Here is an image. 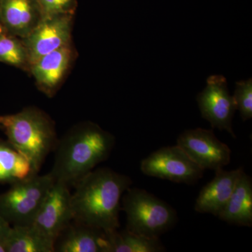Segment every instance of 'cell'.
Segmentation results:
<instances>
[{"mask_svg": "<svg viewBox=\"0 0 252 252\" xmlns=\"http://www.w3.org/2000/svg\"><path fill=\"white\" fill-rule=\"evenodd\" d=\"M141 171L149 177L175 183L193 185L203 177L204 170L176 144L162 147L142 160Z\"/></svg>", "mask_w": 252, "mask_h": 252, "instance_id": "obj_6", "label": "cell"}, {"mask_svg": "<svg viewBox=\"0 0 252 252\" xmlns=\"http://www.w3.org/2000/svg\"><path fill=\"white\" fill-rule=\"evenodd\" d=\"M54 252L55 242L34 225H11L7 236V252Z\"/></svg>", "mask_w": 252, "mask_h": 252, "instance_id": "obj_16", "label": "cell"}, {"mask_svg": "<svg viewBox=\"0 0 252 252\" xmlns=\"http://www.w3.org/2000/svg\"><path fill=\"white\" fill-rule=\"evenodd\" d=\"M54 180L50 174L31 176L0 194V216L11 225H31Z\"/></svg>", "mask_w": 252, "mask_h": 252, "instance_id": "obj_5", "label": "cell"}, {"mask_svg": "<svg viewBox=\"0 0 252 252\" xmlns=\"http://www.w3.org/2000/svg\"><path fill=\"white\" fill-rule=\"evenodd\" d=\"M234 99L237 109L240 112L242 119L245 122L252 117V80L241 81L235 83Z\"/></svg>", "mask_w": 252, "mask_h": 252, "instance_id": "obj_20", "label": "cell"}, {"mask_svg": "<svg viewBox=\"0 0 252 252\" xmlns=\"http://www.w3.org/2000/svg\"><path fill=\"white\" fill-rule=\"evenodd\" d=\"M11 225L0 216V239L4 238L9 233Z\"/></svg>", "mask_w": 252, "mask_h": 252, "instance_id": "obj_22", "label": "cell"}, {"mask_svg": "<svg viewBox=\"0 0 252 252\" xmlns=\"http://www.w3.org/2000/svg\"><path fill=\"white\" fill-rule=\"evenodd\" d=\"M218 217L230 224L252 226V181L245 171Z\"/></svg>", "mask_w": 252, "mask_h": 252, "instance_id": "obj_15", "label": "cell"}, {"mask_svg": "<svg viewBox=\"0 0 252 252\" xmlns=\"http://www.w3.org/2000/svg\"><path fill=\"white\" fill-rule=\"evenodd\" d=\"M132 184L128 176L107 167L89 172L74 186V220L106 232L119 229L122 197Z\"/></svg>", "mask_w": 252, "mask_h": 252, "instance_id": "obj_1", "label": "cell"}, {"mask_svg": "<svg viewBox=\"0 0 252 252\" xmlns=\"http://www.w3.org/2000/svg\"><path fill=\"white\" fill-rule=\"evenodd\" d=\"M110 252H165L160 238H151L132 233L127 229L107 232Z\"/></svg>", "mask_w": 252, "mask_h": 252, "instance_id": "obj_18", "label": "cell"}, {"mask_svg": "<svg viewBox=\"0 0 252 252\" xmlns=\"http://www.w3.org/2000/svg\"><path fill=\"white\" fill-rule=\"evenodd\" d=\"M41 16L72 14L75 8V0H36Z\"/></svg>", "mask_w": 252, "mask_h": 252, "instance_id": "obj_21", "label": "cell"}, {"mask_svg": "<svg viewBox=\"0 0 252 252\" xmlns=\"http://www.w3.org/2000/svg\"><path fill=\"white\" fill-rule=\"evenodd\" d=\"M55 252H110L104 230L73 220L55 242Z\"/></svg>", "mask_w": 252, "mask_h": 252, "instance_id": "obj_12", "label": "cell"}, {"mask_svg": "<svg viewBox=\"0 0 252 252\" xmlns=\"http://www.w3.org/2000/svg\"><path fill=\"white\" fill-rule=\"evenodd\" d=\"M41 18L36 0L0 1V23L6 32L20 39L29 35Z\"/></svg>", "mask_w": 252, "mask_h": 252, "instance_id": "obj_13", "label": "cell"}, {"mask_svg": "<svg viewBox=\"0 0 252 252\" xmlns=\"http://www.w3.org/2000/svg\"><path fill=\"white\" fill-rule=\"evenodd\" d=\"M126 229L151 238H160L177 222L175 209L144 189L129 188L122 199Z\"/></svg>", "mask_w": 252, "mask_h": 252, "instance_id": "obj_4", "label": "cell"}, {"mask_svg": "<svg viewBox=\"0 0 252 252\" xmlns=\"http://www.w3.org/2000/svg\"><path fill=\"white\" fill-rule=\"evenodd\" d=\"M71 197L72 193L67 185L54 182L32 225L50 240L56 242L74 220Z\"/></svg>", "mask_w": 252, "mask_h": 252, "instance_id": "obj_9", "label": "cell"}, {"mask_svg": "<svg viewBox=\"0 0 252 252\" xmlns=\"http://www.w3.org/2000/svg\"><path fill=\"white\" fill-rule=\"evenodd\" d=\"M72 54L70 45L64 46L42 56L30 66L36 84L46 94L51 95L61 84L69 68Z\"/></svg>", "mask_w": 252, "mask_h": 252, "instance_id": "obj_14", "label": "cell"}, {"mask_svg": "<svg viewBox=\"0 0 252 252\" xmlns=\"http://www.w3.org/2000/svg\"><path fill=\"white\" fill-rule=\"evenodd\" d=\"M35 174L26 158L0 139V184L12 185Z\"/></svg>", "mask_w": 252, "mask_h": 252, "instance_id": "obj_17", "label": "cell"}, {"mask_svg": "<svg viewBox=\"0 0 252 252\" xmlns=\"http://www.w3.org/2000/svg\"><path fill=\"white\" fill-rule=\"evenodd\" d=\"M0 62L29 69L28 51L22 39L7 32L0 34Z\"/></svg>", "mask_w": 252, "mask_h": 252, "instance_id": "obj_19", "label": "cell"}, {"mask_svg": "<svg viewBox=\"0 0 252 252\" xmlns=\"http://www.w3.org/2000/svg\"><path fill=\"white\" fill-rule=\"evenodd\" d=\"M0 127L8 142L26 158L33 171L39 173L59 141L49 116L36 107H28L16 114L0 116Z\"/></svg>", "mask_w": 252, "mask_h": 252, "instance_id": "obj_3", "label": "cell"}, {"mask_svg": "<svg viewBox=\"0 0 252 252\" xmlns=\"http://www.w3.org/2000/svg\"><path fill=\"white\" fill-rule=\"evenodd\" d=\"M177 145L204 171L223 168L231 159L228 146L220 142L212 130L203 128L186 130L179 136Z\"/></svg>", "mask_w": 252, "mask_h": 252, "instance_id": "obj_7", "label": "cell"}, {"mask_svg": "<svg viewBox=\"0 0 252 252\" xmlns=\"http://www.w3.org/2000/svg\"><path fill=\"white\" fill-rule=\"evenodd\" d=\"M115 142L114 135L94 123L74 126L58 141L54 166L49 174L55 182L74 187L108 158Z\"/></svg>", "mask_w": 252, "mask_h": 252, "instance_id": "obj_2", "label": "cell"}, {"mask_svg": "<svg viewBox=\"0 0 252 252\" xmlns=\"http://www.w3.org/2000/svg\"><path fill=\"white\" fill-rule=\"evenodd\" d=\"M243 172L242 167L230 171L223 168L216 170L213 180L200 190L194 207L195 211L218 217L234 191Z\"/></svg>", "mask_w": 252, "mask_h": 252, "instance_id": "obj_11", "label": "cell"}, {"mask_svg": "<svg viewBox=\"0 0 252 252\" xmlns=\"http://www.w3.org/2000/svg\"><path fill=\"white\" fill-rule=\"evenodd\" d=\"M4 32H7L6 31L4 26H3L2 25H1V23H0V34H3V33Z\"/></svg>", "mask_w": 252, "mask_h": 252, "instance_id": "obj_23", "label": "cell"}, {"mask_svg": "<svg viewBox=\"0 0 252 252\" xmlns=\"http://www.w3.org/2000/svg\"><path fill=\"white\" fill-rule=\"evenodd\" d=\"M196 99L202 117L210 122L212 127L227 131L233 138H236L232 127V121L237 107L233 96L228 92L224 77H209L206 87L197 95Z\"/></svg>", "mask_w": 252, "mask_h": 252, "instance_id": "obj_8", "label": "cell"}, {"mask_svg": "<svg viewBox=\"0 0 252 252\" xmlns=\"http://www.w3.org/2000/svg\"><path fill=\"white\" fill-rule=\"evenodd\" d=\"M72 26V14L41 18L31 34L22 39L27 49L30 66L42 56L69 45Z\"/></svg>", "mask_w": 252, "mask_h": 252, "instance_id": "obj_10", "label": "cell"}]
</instances>
